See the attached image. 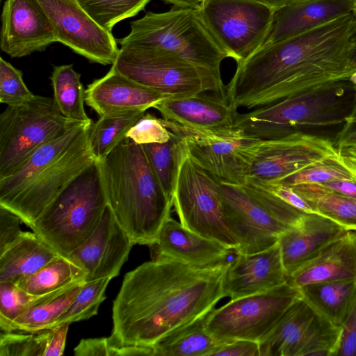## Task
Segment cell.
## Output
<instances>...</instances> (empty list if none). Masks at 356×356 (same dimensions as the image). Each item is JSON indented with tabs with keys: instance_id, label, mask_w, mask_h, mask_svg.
Wrapping results in <instances>:
<instances>
[{
	"instance_id": "1",
	"label": "cell",
	"mask_w": 356,
	"mask_h": 356,
	"mask_svg": "<svg viewBox=\"0 0 356 356\" xmlns=\"http://www.w3.org/2000/svg\"><path fill=\"white\" fill-rule=\"evenodd\" d=\"M229 262L207 267L154 258L127 273L113 303L116 346L153 348L212 311L225 297Z\"/></svg>"
},
{
	"instance_id": "2",
	"label": "cell",
	"mask_w": 356,
	"mask_h": 356,
	"mask_svg": "<svg viewBox=\"0 0 356 356\" xmlns=\"http://www.w3.org/2000/svg\"><path fill=\"white\" fill-rule=\"evenodd\" d=\"M354 12L279 42L237 63L225 86L235 111L252 110L333 83L356 81L351 58Z\"/></svg>"
},
{
	"instance_id": "3",
	"label": "cell",
	"mask_w": 356,
	"mask_h": 356,
	"mask_svg": "<svg viewBox=\"0 0 356 356\" xmlns=\"http://www.w3.org/2000/svg\"><path fill=\"white\" fill-rule=\"evenodd\" d=\"M99 165L108 205L115 219L134 245L150 247L171 217L173 203L143 145L125 138Z\"/></svg>"
},
{
	"instance_id": "4",
	"label": "cell",
	"mask_w": 356,
	"mask_h": 356,
	"mask_svg": "<svg viewBox=\"0 0 356 356\" xmlns=\"http://www.w3.org/2000/svg\"><path fill=\"white\" fill-rule=\"evenodd\" d=\"M92 123L75 122L40 147L16 172L0 179V206L29 227L58 194L95 159Z\"/></svg>"
},
{
	"instance_id": "5",
	"label": "cell",
	"mask_w": 356,
	"mask_h": 356,
	"mask_svg": "<svg viewBox=\"0 0 356 356\" xmlns=\"http://www.w3.org/2000/svg\"><path fill=\"white\" fill-rule=\"evenodd\" d=\"M108 205L99 161L74 177L30 227L60 256L68 257L99 225Z\"/></svg>"
},
{
	"instance_id": "6",
	"label": "cell",
	"mask_w": 356,
	"mask_h": 356,
	"mask_svg": "<svg viewBox=\"0 0 356 356\" xmlns=\"http://www.w3.org/2000/svg\"><path fill=\"white\" fill-rule=\"evenodd\" d=\"M121 47H159L171 51L196 66L221 76L227 53L202 21L197 8L174 6L163 13H147L132 22Z\"/></svg>"
},
{
	"instance_id": "7",
	"label": "cell",
	"mask_w": 356,
	"mask_h": 356,
	"mask_svg": "<svg viewBox=\"0 0 356 356\" xmlns=\"http://www.w3.org/2000/svg\"><path fill=\"white\" fill-rule=\"evenodd\" d=\"M355 86L342 81L304 92L273 104L237 113L233 126L262 140L274 139L300 127L343 122L346 91Z\"/></svg>"
},
{
	"instance_id": "8",
	"label": "cell",
	"mask_w": 356,
	"mask_h": 356,
	"mask_svg": "<svg viewBox=\"0 0 356 356\" xmlns=\"http://www.w3.org/2000/svg\"><path fill=\"white\" fill-rule=\"evenodd\" d=\"M111 67L147 88L172 97L206 91L226 99L222 76L159 47H121Z\"/></svg>"
},
{
	"instance_id": "9",
	"label": "cell",
	"mask_w": 356,
	"mask_h": 356,
	"mask_svg": "<svg viewBox=\"0 0 356 356\" xmlns=\"http://www.w3.org/2000/svg\"><path fill=\"white\" fill-rule=\"evenodd\" d=\"M163 120L183 143L191 159L213 178L228 184L246 183L262 139L234 126L202 129Z\"/></svg>"
},
{
	"instance_id": "10",
	"label": "cell",
	"mask_w": 356,
	"mask_h": 356,
	"mask_svg": "<svg viewBox=\"0 0 356 356\" xmlns=\"http://www.w3.org/2000/svg\"><path fill=\"white\" fill-rule=\"evenodd\" d=\"M75 122L61 113L51 97L34 95L22 105L7 106L0 115V179L16 172Z\"/></svg>"
},
{
	"instance_id": "11",
	"label": "cell",
	"mask_w": 356,
	"mask_h": 356,
	"mask_svg": "<svg viewBox=\"0 0 356 356\" xmlns=\"http://www.w3.org/2000/svg\"><path fill=\"white\" fill-rule=\"evenodd\" d=\"M172 198L185 228L236 252L238 245L227 225L217 181L191 159L186 149Z\"/></svg>"
},
{
	"instance_id": "12",
	"label": "cell",
	"mask_w": 356,
	"mask_h": 356,
	"mask_svg": "<svg viewBox=\"0 0 356 356\" xmlns=\"http://www.w3.org/2000/svg\"><path fill=\"white\" fill-rule=\"evenodd\" d=\"M302 298L287 282L268 291L230 300L207 315L205 327L219 343L234 339L260 342L286 311Z\"/></svg>"
},
{
	"instance_id": "13",
	"label": "cell",
	"mask_w": 356,
	"mask_h": 356,
	"mask_svg": "<svg viewBox=\"0 0 356 356\" xmlns=\"http://www.w3.org/2000/svg\"><path fill=\"white\" fill-rule=\"evenodd\" d=\"M197 9L213 36L236 63L263 45L274 14L272 8L254 0H202Z\"/></svg>"
},
{
	"instance_id": "14",
	"label": "cell",
	"mask_w": 356,
	"mask_h": 356,
	"mask_svg": "<svg viewBox=\"0 0 356 356\" xmlns=\"http://www.w3.org/2000/svg\"><path fill=\"white\" fill-rule=\"evenodd\" d=\"M341 331L302 297L259 342L260 356H337Z\"/></svg>"
},
{
	"instance_id": "15",
	"label": "cell",
	"mask_w": 356,
	"mask_h": 356,
	"mask_svg": "<svg viewBox=\"0 0 356 356\" xmlns=\"http://www.w3.org/2000/svg\"><path fill=\"white\" fill-rule=\"evenodd\" d=\"M329 160L341 161L339 149L332 140L297 131L283 137L263 140L248 179L275 181Z\"/></svg>"
},
{
	"instance_id": "16",
	"label": "cell",
	"mask_w": 356,
	"mask_h": 356,
	"mask_svg": "<svg viewBox=\"0 0 356 356\" xmlns=\"http://www.w3.org/2000/svg\"><path fill=\"white\" fill-rule=\"evenodd\" d=\"M47 15L57 42L92 63L113 65L120 49L111 31L98 23L78 0H37Z\"/></svg>"
},
{
	"instance_id": "17",
	"label": "cell",
	"mask_w": 356,
	"mask_h": 356,
	"mask_svg": "<svg viewBox=\"0 0 356 356\" xmlns=\"http://www.w3.org/2000/svg\"><path fill=\"white\" fill-rule=\"evenodd\" d=\"M217 181L225 219L238 243L235 253L249 254L267 250L291 229L274 217L242 186Z\"/></svg>"
},
{
	"instance_id": "18",
	"label": "cell",
	"mask_w": 356,
	"mask_h": 356,
	"mask_svg": "<svg viewBox=\"0 0 356 356\" xmlns=\"http://www.w3.org/2000/svg\"><path fill=\"white\" fill-rule=\"evenodd\" d=\"M107 205L90 236L67 257L81 268L86 281L118 276L134 245Z\"/></svg>"
},
{
	"instance_id": "19",
	"label": "cell",
	"mask_w": 356,
	"mask_h": 356,
	"mask_svg": "<svg viewBox=\"0 0 356 356\" xmlns=\"http://www.w3.org/2000/svg\"><path fill=\"white\" fill-rule=\"evenodd\" d=\"M57 42L52 25L37 0H6L1 13L0 47L11 58L44 51Z\"/></svg>"
},
{
	"instance_id": "20",
	"label": "cell",
	"mask_w": 356,
	"mask_h": 356,
	"mask_svg": "<svg viewBox=\"0 0 356 356\" xmlns=\"http://www.w3.org/2000/svg\"><path fill=\"white\" fill-rule=\"evenodd\" d=\"M286 280L277 242L259 252L236 254L234 260L229 262L223 289L225 297L234 300L268 291Z\"/></svg>"
},
{
	"instance_id": "21",
	"label": "cell",
	"mask_w": 356,
	"mask_h": 356,
	"mask_svg": "<svg viewBox=\"0 0 356 356\" xmlns=\"http://www.w3.org/2000/svg\"><path fill=\"white\" fill-rule=\"evenodd\" d=\"M170 97L147 88L114 70L88 86L85 102L99 116L146 111Z\"/></svg>"
},
{
	"instance_id": "22",
	"label": "cell",
	"mask_w": 356,
	"mask_h": 356,
	"mask_svg": "<svg viewBox=\"0 0 356 356\" xmlns=\"http://www.w3.org/2000/svg\"><path fill=\"white\" fill-rule=\"evenodd\" d=\"M347 232L326 217L305 213L296 226L282 233L278 239L287 277L316 257Z\"/></svg>"
},
{
	"instance_id": "23",
	"label": "cell",
	"mask_w": 356,
	"mask_h": 356,
	"mask_svg": "<svg viewBox=\"0 0 356 356\" xmlns=\"http://www.w3.org/2000/svg\"><path fill=\"white\" fill-rule=\"evenodd\" d=\"M154 258H167L183 264L207 267L226 261L234 252L224 245L185 228L170 217L163 224L156 242L150 246Z\"/></svg>"
},
{
	"instance_id": "24",
	"label": "cell",
	"mask_w": 356,
	"mask_h": 356,
	"mask_svg": "<svg viewBox=\"0 0 356 356\" xmlns=\"http://www.w3.org/2000/svg\"><path fill=\"white\" fill-rule=\"evenodd\" d=\"M351 12H354L353 0H312L280 8L274 11L262 46L279 42Z\"/></svg>"
},
{
	"instance_id": "25",
	"label": "cell",
	"mask_w": 356,
	"mask_h": 356,
	"mask_svg": "<svg viewBox=\"0 0 356 356\" xmlns=\"http://www.w3.org/2000/svg\"><path fill=\"white\" fill-rule=\"evenodd\" d=\"M163 120L202 129L232 127L238 111L217 96L168 97L154 106Z\"/></svg>"
},
{
	"instance_id": "26",
	"label": "cell",
	"mask_w": 356,
	"mask_h": 356,
	"mask_svg": "<svg viewBox=\"0 0 356 356\" xmlns=\"http://www.w3.org/2000/svg\"><path fill=\"white\" fill-rule=\"evenodd\" d=\"M356 280V232L348 231L316 257L287 277L298 289L321 282Z\"/></svg>"
},
{
	"instance_id": "27",
	"label": "cell",
	"mask_w": 356,
	"mask_h": 356,
	"mask_svg": "<svg viewBox=\"0 0 356 356\" xmlns=\"http://www.w3.org/2000/svg\"><path fill=\"white\" fill-rule=\"evenodd\" d=\"M60 257L33 232H24L0 253V282H15Z\"/></svg>"
},
{
	"instance_id": "28",
	"label": "cell",
	"mask_w": 356,
	"mask_h": 356,
	"mask_svg": "<svg viewBox=\"0 0 356 356\" xmlns=\"http://www.w3.org/2000/svg\"><path fill=\"white\" fill-rule=\"evenodd\" d=\"M299 290L302 298L321 316L340 325L356 300V280L321 282Z\"/></svg>"
},
{
	"instance_id": "29",
	"label": "cell",
	"mask_w": 356,
	"mask_h": 356,
	"mask_svg": "<svg viewBox=\"0 0 356 356\" xmlns=\"http://www.w3.org/2000/svg\"><path fill=\"white\" fill-rule=\"evenodd\" d=\"M291 188L307 203L312 213L333 220L347 231L356 232V198L318 184H303Z\"/></svg>"
},
{
	"instance_id": "30",
	"label": "cell",
	"mask_w": 356,
	"mask_h": 356,
	"mask_svg": "<svg viewBox=\"0 0 356 356\" xmlns=\"http://www.w3.org/2000/svg\"><path fill=\"white\" fill-rule=\"evenodd\" d=\"M85 282H78L31 307L1 332H37L50 328L70 306Z\"/></svg>"
},
{
	"instance_id": "31",
	"label": "cell",
	"mask_w": 356,
	"mask_h": 356,
	"mask_svg": "<svg viewBox=\"0 0 356 356\" xmlns=\"http://www.w3.org/2000/svg\"><path fill=\"white\" fill-rule=\"evenodd\" d=\"M86 280L83 270L69 258L60 257L15 283L26 292L42 296Z\"/></svg>"
},
{
	"instance_id": "32",
	"label": "cell",
	"mask_w": 356,
	"mask_h": 356,
	"mask_svg": "<svg viewBox=\"0 0 356 356\" xmlns=\"http://www.w3.org/2000/svg\"><path fill=\"white\" fill-rule=\"evenodd\" d=\"M54 90V99L61 113L70 120L92 123L85 108V92L81 74L73 65L55 66L50 77Z\"/></svg>"
},
{
	"instance_id": "33",
	"label": "cell",
	"mask_w": 356,
	"mask_h": 356,
	"mask_svg": "<svg viewBox=\"0 0 356 356\" xmlns=\"http://www.w3.org/2000/svg\"><path fill=\"white\" fill-rule=\"evenodd\" d=\"M207 315L154 347V356H209L219 343L205 327Z\"/></svg>"
},
{
	"instance_id": "34",
	"label": "cell",
	"mask_w": 356,
	"mask_h": 356,
	"mask_svg": "<svg viewBox=\"0 0 356 356\" xmlns=\"http://www.w3.org/2000/svg\"><path fill=\"white\" fill-rule=\"evenodd\" d=\"M145 111H133L124 114L99 116L92 124L89 142L95 159L106 158L125 138L129 129Z\"/></svg>"
},
{
	"instance_id": "35",
	"label": "cell",
	"mask_w": 356,
	"mask_h": 356,
	"mask_svg": "<svg viewBox=\"0 0 356 356\" xmlns=\"http://www.w3.org/2000/svg\"><path fill=\"white\" fill-rule=\"evenodd\" d=\"M143 147L164 192L172 200L179 163L185 152L183 143L172 134L165 143L143 145Z\"/></svg>"
},
{
	"instance_id": "36",
	"label": "cell",
	"mask_w": 356,
	"mask_h": 356,
	"mask_svg": "<svg viewBox=\"0 0 356 356\" xmlns=\"http://www.w3.org/2000/svg\"><path fill=\"white\" fill-rule=\"evenodd\" d=\"M111 280V278L105 277L86 281L70 306L50 328L89 319L96 315L100 305L106 299L104 293Z\"/></svg>"
},
{
	"instance_id": "37",
	"label": "cell",
	"mask_w": 356,
	"mask_h": 356,
	"mask_svg": "<svg viewBox=\"0 0 356 356\" xmlns=\"http://www.w3.org/2000/svg\"><path fill=\"white\" fill-rule=\"evenodd\" d=\"M150 0H78L92 18L112 31L120 21L136 15Z\"/></svg>"
},
{
	"instance_id": "38",
	"label": "cell",
	"mask_w": 356,
	"mask_h": 356,
	"mask_svg": "<svg viewBox=\"0 0 356 356\" xmlns=\"http://www.w3.org/2000/svg\"><path fill=\"white\" fill-rule=\"evenodd\" d=\"M69 286L54 293L35 296L22 290L15 282H0L1 330L3 331L13 321L31 307L51 298Z\"/></svg>"
},
{
	"instance_id": "39",
	"label": "cell",
	"mask_w": 356,
	"mask_h": 356,
	"mask_svg": "<svg viewBox=\"0 0 356 356\" xmlns=\"http://www.w3.org/2000/svg\"><path fill=\"white\" fill-rule=\"evenodd\" d=\"M50 330L37 332H1L0 356H46Z\"/></svg>"
},
{
	"instance_id": "40",
	"label": "cell",
	"mask_w": 356,
	"mask_h": 356,
	"mask_svg": "<svg viewBox=\"0 0 356 356\" xmlns=\"http://www.w3.org/2000/svg\"><path fill=\"white\" fill-rule=\"evenodd\" d=\"M346 179L356 182V177L339 161H325L291 174L277 183L286 186L303 184H322Z\"/></svg>"
},
{
	"instance_id": "41",
	"label": "cell",
	"mask_w": 356,
	"mask_h": 356,
	"mask_svg": "<svg viewBox=\"0 0 356 356\" xmlns=\"http://www.w3.org/2000/svg\"><path fill=\"white\" fill-rule=\"evenodd\" d=\"M242 186L274 217L290 228L296 226L305 213L273 194L257 180L248 179Z\"/></svg>"
},
{
	"instance_id": "42",
	"label": "cell",
	"mask_w": 356,
	"mask_h": 356,
	"mask_svg": "<svg viewBox=\"0 0 356 356\" xmlns=\"http://www.w3.org/2000/svg\"><path fill=\"white\" fill-rule=\"evenodd\" d=\"M34 95L24 83L22 71L0 58V102L7 106H19Z\"/></svg>"
},
{
	"instance_id": "43",
	"label": "cell",
	"mask_w": 356,
	"mask_h": 356,
	"mask_svg": "<svg viewBox=\"0 0 356 356\" xmlns=\"http://www.w3.org/2000/svg\"><path fill=\"white\" fill-rule=\"evenodd\" d=\"M172 133L163 119L150 113H144L129 129L126 138L138 145L163 143L171 139Z\"/></svg>"
},
{
	"instance_id": "44",
	"label": "cell",
	"mask_w": 356,
	"mask_h": 356,
	"mask_svg": "<svg viewBox=\"0 0 356 356\" xmlns=\"http://www.w3.org/2000/svg\"><path fill=\"white\" fill-rule=\"evenodd\" d=\"M21 218L8 209L0 206V253L16 241L23 234Z\"/></svg>"
},
{
	"instance_id": "45",
	"label": "cell",
	"mask_w": 356,
	"mask_h": 356,
	"mask_svg": "<svg viewBox=\"0 0 356 356\" xmlns=\"http://www.w3.org/2000/svg\"><path fill=\"white\" fill-rule=\"evenodd\" d=\"M337 356H356V300L343 322Z\"/></svg>"
},
{
	"instance_id": "46",
	"label": "cell",
	"mask_w": 356,
	"mask_h": 356,
	"mask_svg": "<svg viewBox=\"0 0 356 356\" xmlns=\"http://www.w3.org/2000/svg\"><path fill=\"white\" fill-rule=\"evenodd\" d=\"M118 346L108 337L83 339L74 349L76 356H118Z\"/></svg>"
},
{
	"instance_id": "47",
	"label": "cell",
	"mask_w": 356,
	"mask_h": 356,
	"mask_svg": "<svg viewBox=\"0 0 356 356\" xmlns=\"http://www.w3.org/2000/svg\"><path fill=\"white\" fill-rule=\"evenodd\" d=\"M209 356H260L259 343L234 339L219 343Z\"/></svg>"
},
{
	"instance_id": "48",
	"label": "cell",
	"mask_w": 356,
	"mask_h": 356,
	"mask_svg": "<svg viewBox=\"0 0 356 356\" xmlns=\"http://www.w3.org/2000/svg\"><path fill=\"white\" fill-rule=\"evenodd\" d=\"M70 323H63L49 328L50 330L46 356H60L65 347Z\"/></svg>"
},
{
	"instance_id": "49",
	"label": "cell",
	"mask_w": 356,
	"mask_h": 356,
	"mask_svg": "<svg viewBox=\"0 0 356 356\" xmlns=\"http://www.w3.org/2000/svg\"><path fill=\"white\" fill-rule=\"evenodd\" d=\"M337 147L356 144V96L353 110L345 118L344 124L337 136Z\"/></svg>"
},
{
	"instance_id": "50",
	"label": "cell",
	"mask_w": 356,
	"mask_h": 356,
	"mask_svg": "<svg viewBox=\"0 0 356 356\" xmlns=\"http://www.w3.org/2000/svg\"><path fill=\"white\" fill-rule=\"evenodd\" d=\"M318 184L344 195L356 198V182L355 181L340 179Z\"/></svg>"
},
{
	"instance_id": "51",
	"label": "cell",
	"mask_w": 356,
	"mask_h": 356,
	"mask_svg": "<svg viewBox=\"0 0 356 356\" xmlns=\"http://www.w3.org/2000/svg\"><path fill=\"white\" fill-rule=\"evenodd\" d=\"M341 163L356 177V144L339 148Z\"/></svg>"
},
{
	"instance_id": "52",
	"label": "cell",
	"mask_w": 356,
	"mask_h": 356,
	"mask_svg": "<svg viewBox=\"0 0 356 356\" xmlns=\"http://www.w3.org/2000/svg\"><path fill=\"white\" fill-rule=\"evenodd\" d=\"M272 8L274 11L280 8L312 0H254Z\"/></svg>"
},
{
	"instance_id": "53",
	"label": "cell",
	"mask_w": 356,
	"mask_h": 356,
	"mask_svg": "<svg viewBox=\"0 0 356 356\" xmlns=\"http://www.w3.org/2000/svg\"><path fill=\"white\" fill-rule=\"evenodd\" d=\"M175 6L198 8L202 0H163Z\"/></svg>"
},
{
	"instance_id": "54",
	"label": "cell",
	"mask_w": 356,
	"mask_h": 356,
	"mask_svg": "<svg viewBox=\"0 0 356 356\" xmlns=\"http://www.w3.org/2000/svg\"><path fill=\"white\" fill-rule=\"evenodd\" d=\"M351 58L356 64V10H354V27L351 40Z\"/></svg>"
},
{
	"instance_id": "55",
	"label": "cell",
	"mask_w": 356,
	"mask_h": 356,
	"mask_svg": "<svg viewBox=\"0 0 356 356\" xmlns=\"http://www.w3.org/2000/svg\"><path fill=\"white\" fill-rule=\"evenodd\" d=\"M354 1V10H356V0H353Z\"/></svg>"
}]
</instances>
